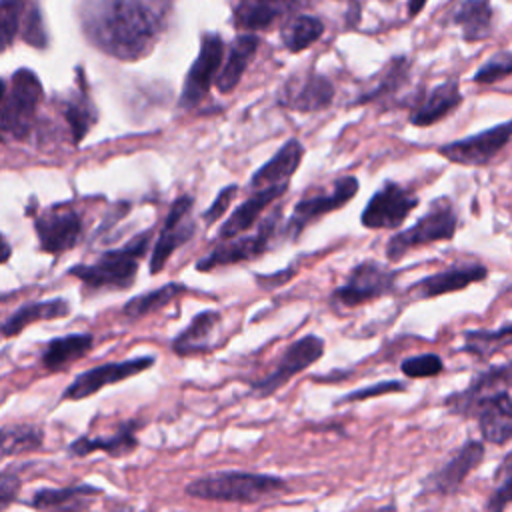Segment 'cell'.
Returning a JSON list of instances; mask_svg holds the SVG:
<instances>
[{
  "mask_svg": "<svg viewBox=\"0 0 512 512\" xmlns=\"http://www.w3.org/2000/svg\"><path fill=\"white\" fill-rule=\"evenodd\" d=\"M84 30L102 52L136 60L150 52L156 38V22L138 0H94L84 12Z\"/></svg>",
  "mask_w": 512,
  "mask_h": 512,
  "instance_id": "cell-1",
  "label": "cell"
},
{
  "mask_svg": "<svg viewBox=\"0 0 512 512\" xmlns=\"http://www.w3.org/2000/svg\"><path fill=\"white\" fill-rule=\"evenodd\" d=\"M286 480L272 474L244 472V470H220L184 486L186 496L210 502H240L252 504L264 498L276 496L286 490Z\"/></svg>",
  "mask_w": 512,
  "mask_h": 512,
  "instance_id": "cell-2",
  "label": "cell"
},
{
  "mask_svg": "<svg viewBox=\"0 0 512 512\" xmlns=\"http://www.w3.org/2000/svg\"><path fill=\"white\" fill-rule=\"evenodd\" d=\"M152 240V230H144L128 240L120 248H112L100 254L92 264H74L68 268V274L84 282L92 290L114 288L126 290L134 284L138 274L140 258L148 252Z\"/></svg>",
  "mask_w": 512,
  "mask_h": 512,
  "instance_id": "cell-3",
  "label": "cell"
},
{
  "mask_svg": "<svg viewBox=\"0 0 512 512\" xmlns=\"http://www.w3.org/2000/svg\"><path fill=\"white\" fill-rule=\"evenodd\" d=\"M458 230V214L454 204L442 196L436 198L428 212L420 216L410 228H404L390 236L386 244V258L390 262L402 260L410 250L434 244V242H448L456 236Z\"/></svg>",
  "mask_w": 512,
  "mask_h": 512,
  "instance_id": "cell-4",
  "label": "cell"
},
{
  "mask_svg": "<svg viewBox=\"0 0 512 512\" xmlns=\"http://www.w3.org/2000/svg\"><path fill=\"white\" fill-rule=\"evenodd\" d=\"M2 88V134L4 138L26 140L32 132L36 110L42 100V84L32 70L20 68L12 74L10 82H4Z\"/></svg>",
  "mask_w": 512,
  "mask_h": 512,
  "instance_id": "cell-5",
  "label": "cell"
},
{
  "mask_svg": "<svg viewBox=\"0 0 512 512\" xmlns=\"http://www.w3.org/2000/svg\"><path fill=\"white\" fill-rule=\"evenodd\" d=\"M278 220H280V208L274 210V214L266 216L254 234L248 236H236L230 240L218 242L206 256H202L196 262V270L200 272H210L220 266H232L238 262L254 260L260 258L272 244V238L278 230Z\"/></svg>",
  "mask_w": 512,
  "mask_h": 512,
  "instance_id": "cell-6",
  "label": "cell"
},
{
  "mask_svg": "<svg viewBox=\"0 0 512 512\" xmlns=\"http://www.w3.org/2000/svg\"><path fill=\"white\" fill-rule=\"evenodd\" d=\"M358 188H360L358 178L352 174H346V176H340L328 192H320V194L298 200L294 204L290 218L284 224V236L290 240H298V236L318 218H324L326 214L346 206L356 196Z\"/></svg>",
  "mask_w": 512,
  "mask_h": 512,
  "instance_id": "cell-7",
  "label": "cell"
},
{
  "mask_svg": "<svg viewBox=\"0 0 512 512\" xmlns=\"http://www.w3.org/2000/svg\"><path fill=\"white\" fill-rule=\"evenodd\" d=\"M396 278L398 270H390L376 260H362L350 270L348 280L332 292V300L348 308L372 302L392 294L396 288Z\"/></svg>",
  "mask_w": 512,
  "mask_h": 512,
  "instance_id": "cell-8",
  "label": "cell"
},
{
  "mask_svg": "<svg viewBox=\"0 0 512 512\" xmlns=\"http://www.w3.org/2000/svg\"><path fill=\"white\" fill-rule=\"evenodd\" d=\"M512 140V118L482 132L438 146V154L460 166H486Z\"/></svg>",
  "mask_w": 512,
  "mask_h": 512,
  "instance_id": "cell-9",
  "label": "cell"
},
{
  "mask_svg": "<svg viewBox=\"0 0 512 512\" xmlns=\"http://www.w3.org/2000/svg\"><path fill=\"white\" fill-rule=\"evenodd\" d=\"M324 356V340L316 334H306L298 340H294L280 356L276 368L250 384V390L258 398H266L274 392H278L284 384H288L296 374L312 366L316 360Z\"/></svg>",
  "mask_w": 512,
  "mask_h": 512,
  "instance_id": "cell-10",
  "label": "cell"
},
{
  "mask_svg": "<svg viewBox=\"0 0 512 512\" xmlns=\"http://www.w3.org/2000/svg\"><path fill=\"white\" fill-rule=\"evenodd\" d=\"M510 386H512V360L504 364L488 366L486 370L478 372L464 390L448 394L442 404L450 414H456L462 418H476L480 406L488 398L504 390H510Z\"/></svg>",
  "mask_w": 512,
  "mask_h": 512,
  "instance_id": "cell-11",
  "label": "cell"
},
{
  "mask_svg": "<svg viewBox=\"0 0 512 512\" xmlns=\"http://www.w3.org/2000/svg\"><path fill=\"white\" fill-rule=\"evenodd\" d=\"M418 202L420 198L412 190L400 186L394 180H386L366 202L360 214V222L370 230L398 228L418 206Z\"/></svg>",
  "mask_w": 512,
  "mask_h": 512,
  "instance_id": "cell-12",
  "label": "cell"
},
{
  "mask_svg": "<svg viewBox=\"0 0 512 512\" xmlns=\"http://www.w3.org/2000/svg\"><path fill=\"white\" fill-rule=\"evenodd\" d=\"M40 248L52 256L72 250L84 232L82 216L76 208L54 204L34 218Z\"/></svg>",
  "mask_w": 512,
  "mask_h": 512,
  "instance_id": "cell-13",
  "label": "cell"
},
{
  "mask_svg": "<svg viewBox=\"0 0 512 512\" xmlns=\"http://www.w3.org/2000/svg\"><path fill=\"white\" fill-rule=\"evenodd\" d=\"M192 206H194V198L188 194H182L172 202L168 216L164 218V224L160 228V234L154 242L152 254H150L148 270L152 276L162 272L168 258L172 256V252L176 248H180L182 244H186L194 236L196 222L190 218Z\"/></svg>",
  "mask_w": 512,
  "mask_h": 512,
  "instance_id": "cell-14",
  "label": "cell"
},
{
  "mask_svg": "<svg viewBox=\"0 0 512 512\" xmlns=\"http://www.w3.org/2000/svg\"><path fill=\"white\" fill-rule=\"evenodd\" d=\"M154 356H136L122 362H108L94 366L90 370L80 372L70 386L62 392V400H84L96 392H100L104 386L118 384L126 378H132L148 368L154 366Z\"/></svg>",
  "mask_w": 512,
  "mask_h": 512,
  "instance_id": "cell-15",
  "label": "cell"
},
{
  "mask_svg": "<svg viewBox=\"0 0 512 512\" xmlns=\"http://www.w3.org/2000/svg\"><path fill=\"white\" fill-rule=\"evenodd\" d=\"M486 448L480 440H466L440 468L428 474L422 482L424 492L438 496H452L460 490L464 480L472 470H476L484 460Z\"/></svg>",
  "mask_w": 512,
  "mask_h": 512,
  "instance_id": "cell-16",
  "label": "cell"
},
{
  "mask_svg": "<svg viewBox=\"0 0 512 512\" xmlns=\"http://www.w3.org/2000/svg\"><path fill=\"white\" fill-rule=\"evenodd\" d=\"M222 54H224V44H222L220 36L206 34L202 38L200 52L184 78V86H182V94H180V106L184 110L198 106L206 98L212 82L216 80V76L220 72Z\"/></svg>",
  "mask_w": 512,
  "mask_h": 512,
  "instance_id": "cell-17",
  "label": "cell"
},
{
  "mask_svg": "<svg viewBox=\"0 0 512 512\" xmlns=\"http://www.w3.org/2000/svg\"><path fill=\"white\" fill-rule=\"evenodd\" d=\"M486 278H488V268L484 264H478V262L458 264L416 280L414 284H410L408 294L412 298H436L450 292H460L470 284L482 282Z\"/></svg>",
  "mask_w": 512,
  "mask_h": 512,
  "instance_id": "cell-18",
  "label": "cell"
},
{
  "mask_svg": "<svg viewBox=\"0 0 512 512\" xmlns=\"http://www.w3.org/2000/svg\"><path fill=\"white\" fill-rule=\"evenodd\" d=\"M334 86L322 74H306L304 78L290 80L278 94V104L296 112H320L332 104Z\"/></svg>",
  "mask_w": 512,
  "mask_h": 512,
  "instance_id": "cell-19",
  "label": "cell"
},
{
  "mask_svg": "<svg viewBox=\"0 0 512 512\" xmlns=\"http://www.w3.org/2000/svg\"><path fill=\"white\" fill-rule=\"evenodd\" d=\"M462 104V92L458 80H446L428 90L418 104L412 108L408 122L418 128H428L448 114H452Z\"/></svg>",
  "mask_w": 512,
  "mask_h": 512,
  "instance_id": "cell-20",
  "label": "cell"
},
{
  "mask_svg": "<svg viewBox=\"0 0 512 512\" xmlns=\"http://www.w3.org/2000/svg\"><path fill=\"white\" fill-rule=\"evenodd\" d=\"M478 430L484 442L494 446H504L512 440V394L504 390L488 398L478 414Z\"/></svg>",
  "mask_w": 512,
  "mask_h": 512,
  "instance_id": "cell-21",
  "label": "cell"
},
{
  "mask_svg": "<svg viewBox=\"0 0 512 512\" xmlns=\"http://www.w3.org/2000/svg\"><path fill=\"white\" fill-rule=\"evenodd\" d=\"M288 184L290 182H284V184H276V186H268V188H262V190H254L250 198H246L226 220L224 224L220 226L218 234H216V240L222 242V240H230V238H236L240 236L242 232H246L254 222L256 218H260V214L264 212V208L268 204H272L274 200H278L286 190H288Z\"/></svg>",
  "mask_w": 512,
  "mask_h": 512,
  "instance_id": "cell-22",
  "label": "cell"
},
{
  "mask_svg": "<svg viewBox=\"0 0 512 512\" xmlns=\"http://www.w3.org/2000/svg\"><path fill=\"white\" fill-rule=\"evenodd\" d=\"M304 156V146L300 140H286L270 160H266L250 178V190H262L268 186L290 182V176L298 170Z\"/></svg>",
  "mask_w": 512,
  "mask_h": 512,
  "instance_id": "cell-23",
  "label": "cell"
},
{
  "mask_svg": "<svg viewBox=\"0 0 512 512\" xmlns=\"http://www.w3.org/2000/svg\"><path fill=\"white\" fill-rule=\"evenodd\" d=\"M136 426L138 422H124L114 434L108 436H80L68 446V450L72 456H88L92 452H104L112 458L126 456L138 446V438L134 434Z\"/></svg>",
  "mask_w": 512,
  "mask_h": 512,
  "instance_id": "cell-24",
  "label": "cell"
},
{
  "mask_svg": "<svg viewBox=\"0 0 512 512\" xmlns=\"http://www.w3.org/2000/svg\"><path fill=\"white\" fill-rule=\"evenodd\" d=\"M220 312L218 310H202L198 312L192 322L172 340V352L178 356H192L208 352L212 346V338L220 326Z\"/></svg>",
  "mask_w": 512,
  "mask_h": 512,
  "instance_id": "cell-25",
  "label": "cell"
},
{
  "mask_svg": "<svg viewBox=\"0 0 512 512\" xmlns=\"http://www.w3.org/2000/svg\"><path fill=\"white\" fill-rule=\"evenodd\" d=\"M70 314V304L64 298H50V300H36V302H24L20 308H16L4 322H2V336L14 338L18 336L26 326L40 322V320H54L64 318Z\"/></svg>",
  "mask_w": 512,
  "mask_h": 512,
  "instance_id": "cell-26",
  "label": "cell"
},
{
  "mask_svg": "<svg viewBox=\"0 0 512 512\" xmlns=\"http://www.w3.org/2000/svg\"><path fill=\"white\" fill-rule=\"evenodd\" d=\"M94 346V338L92 334H80V332H74V334H66V336H58V338H52L42 356H40V362H42V368L48 370V372H56V370H62L66 368L68 364L76 362L78 358L86 356Z\"/></svg>",
  "mask_w": 512,
  "mask_h": 512,
  "instance_id": "cell-27",
  "label": "cell"
},
{
  "mask_svg": "<svg viewBox=\"0 0 512 512\" xmlns=\"http://www.w3.org/2000/svg\"><path fill=\"white\" fill-rule=\"evenodd\" d=\"M258 44L260 42H258V38L254 34H242V36H238L232 42L228 58H226L222 70L216 76V88L222 94H228V92H232L238 86V82L244 76L252 56L258 50Z\"/></svg>",
  "mask_w": 512,
  "mask_h": 512,
  "instance_id": "cell-28",
  "label": "cell"
},
{
  "mask_svg": "<svg viewBox=\"0 0 512 512\" xmlns=\"http://www.w3.org/2000/svg\"><path fill=\"white\" fill-rule=\"evenodd\" d=\"M96 494H102V490L92 484H78V486H66V488H42L34 492L30 506L36 510L84 508L88 506V500Z\"/></svg>",
  "mask_w": 512,
  "mask_h": 512,
  "instance_id": "cell-29",
  "label": "cell"
},
{
  "mask_svg": "<svg viewBox=\"0 0 512 512\" xmlns=\"http://www.w3.org/2000/svg\"><path fill=\"white\" fill-rule=\"evenodd\" d=\"M454 22L460 26L466 42H480L492 32V6L490 0H464Z\"/></svg>",
  "mask_w": 512,
  "mask_h": 512,
  "instance_id": "cell-30",
  "label": "cell"
},
{
  "mask_svg": "<svg viewBox=\"0 0 512 512\" xmlns=\"http://www.w3.org/2000/svg\"><path fill=\"white\" fill-rule=\"evenodd\" d=\"M186 292V286L180 282H168L160 288H154L150 292L138 294L134 298H130L124 306H122V314L130 320H138L142 316H148L160 308H164L166 304H170L174 298H178L180 294Z\"/></svg>",
  "mask_w": 512,
  "mask_h": 512,
  "instance_id": "cell-31",
  "label": "cell"
},
{
  "mask_svg": "<svg viewBox=\"0 0 512 512\" xmlns=\"http://www.w3.org/2000/svg\"><path fill=\"white\" fill-rule=\"evenodd\" d=\"M510 344H512V322L496 330H466L462 350L480 360H488Z\"/></svg>",
  "mask_w": 512,
  "mask_h": 512,
  "instance_id": "cell-32",
  "label": "cell"
},
{
  "mask_svg": "<svg viewBox=\"0 0 512 512\" xmlns=\"http://www.w3.org/2000/svg\"><path fill=\"white\" fill-rule=\"evenodd\" d=\"M62 116L70 128L74 144H80L86 138V134L90 132V128L94 126V122L98 120V112L84 92L72 94L62 104Z\"/></svg>",
  "mask_w": 512,
  "mask_h": 512,
  "instance_id": "cell-33",
  "label": "cell"
},
{
  "mask_svg": "<svg viewBox=\"0 0 512 512\" xmlns=\"http://www.w3.org/2000/svg\"><path fill=\"white\" fill-rule=\"evenodd\" d=\"M44 444V434L34 424H14L2 428V458L40 450Z\"/></svg>",
  "mask_w": 512,
  "mask_h": 512,
  "instance_id": "cell-34",
  "label": "cell"
},
{
  "mask_svg": "<svg viewBox=\"0 0 512 512\" xmlns=\"http://www.w3.org/2000/svg\"><path fill=\"white\" fill-rule=\"evenodd\" d=\"M406 78H408V60L406 58H394L390 62V66L386 68L382 80L372 90H366L358 100H354V104H364V102L388 98L404 86Z\"/></svg>",
  "mask_w": 512,
  "mask_h": 512,
  "instance_id": "cell-35",
  "label": "cell"
},
{
  "mask_svg": "<svg viewBox=\"0 0 512 512\" xmlns=\"http://www.w3.org/2000/svg\"><path fill=\"white\" fill-rule=\"evenodd\" d=\"M324 32V24L314 16H298L284 30V44L290 52H300L312 46Z\"/></svg>",
  "mask_w": 512,
  "mask_h": 512,
  "instance_id": "cell-36",
  "label": "cell"
},
{
  "mask_svg": "<svg viewBox=\"0 0 512 512\" xmlns=\"http://www.w3.org/2000/svg\"><path fill=\"white\" fill-rule=\"evenodd\" d=\"M494 480H496V486L488 496L484 508L498 512L512 504V450L500 460L494 472Z\"/></svg>",
  "mask_w": 512,
  "mask_h": 512,
  "instance_id": "cell-37",
  "label": "cell"
},
{
  "mask_svg": "<svg viewBox=\"0 0 512 512\" xmlns=\"http://www.w3.org/2000/svg\"><path fill=\"white\" fill-rule=\"evenodd\" d=\"M400 370L408 378H432L444 370V362L438 354L426 352V354L404 358L400 362Z\"/></svg>",
  "mask_w": 512,
  "mask_h": 512,
  "instance_id": "cell-38",
  "label": "cell"
},
{
  "mask_svg": "<svg viewBox=\"0 0 512 512\" xmlns=\"http://www.w3.org/2000/svg\"><path fill=\"white\" fill-rule=\"evenodd\" d=\"M512 74V52H498L486 60L474 74L476 84H494Z\"/></svg>",
  "mask_w": 512,
  "mask_h": 512,
  "instance_id": "cell-39",
  "label": "cell"
},
{
  "mask_svg": "<svg viewBox=\"0 0 512 512\" xmlns=\"http://www.w3.org/2000/svg\"><path fill=\"white\" fill-rule=\"evenodd\" d=\"M276 10H272L270 6H266L264 2L260 0H250V2H244L240 8H238V24L248 28V30H256V28H266L274 18H276Z\"/></svg>",
  "mask_w": 512,
  "mask_h": 512,
  "instance_id": "cell-40",
  "label": "cell"
},
{
  "mask_svg": "<svg viewBox=\"0 0 512 512\" xmlns=\"http://www.w3.org/2000/svg\"><path fill=\"white\" fill-rule=\"evenodd\" d=\"M402 390H406L404 382H400V380H384V382H376L372 386H364L360 390L348 392L338 402H360V400H368V398L382 396V394H392V392H402Z\"/></svg>",
  "mask_w": 512,
  "mask_h": 512,
  "instance_id": "cell-41",
  "label": "cell"
},
{
  "mask_svg": "<svg viewBox=\"0 0 512 512\" xmlns=\"http://www.w3.org/2000/svg\"><path fill=\"white\" fill-rule=\"evenodd\" d=\"M20 0H4L0 8V30H2V42L4 48L10 46L12 38L18 30V18H20Z\"/></svg>",
  "mask_w": 512,
  "mask_h": 512,
  "instance_id": "cell-42",
  "label": "cell"
},
{
  "mask_svg": "<svg viewBox=\"0 0 512 512\" xmlns=\"http://www.w3.org/2000/svg\"><path fill=\"white\" fill-rule=\"evenodd\" d=\"M236 192H238V186H236V184L224 186V188L218 192V196L214 198V202L208 206V210H204L202 220H204L208 226H210V224H214L216 220H220V218L224 216V212L228 210V206L232 204V200H234Z\"/></svg>",
  "mask_w": 512,
  "mask_h": 512,
  "instance_id": "cell-43",
  "label": "cell"
},
{
  "mask_svg": "<svg viewBox=\"0 0 512 512\" xmlns=\"http://www.w3.org/2000/svg\"><path fill=\"white\" fill-rule=\"evenodd\" d=\"M24 40L36 48H44L46 46V32H44V26H42V18L38 14L36 8H30L28 14H26V20H24Z\"/></svg>",
  "mask_w": 512,
  "mask_h": 512,
  "instance_id": "cell-44",
  "label": "cell"
},
{
  "mask_svg": "<svg viewBox=\"0 0 512 512\" xmlns=\"http://www.w3.org/2000/svg\"><path fill=\"white\" fill-rule=\"evenodd\" d=\"M20 488V478L14 472H4L0 476V508H8V504L16 498Z\"/></svg>",
  "mask_w": 512,
  "mask_h": 512,
  "instance_id": "cell-45",
  "label": "cell"
},
{
  "mask_svg": "<svg viewBox=\"0 0 512 512\" xmlns=\"http://www.w3.org/2000/svg\"><path fill=\"white\" fill-rule=\"evenodd\" d=\"M260 2H264V4L270 6L272 10L280 12V10H284V6H288L292 0H260Z\"/></svg>",
  "mask_w": 512,
  "mask_h": 512,
  "instance_id": "cell-46",
  "label": "cell"
},
{
  "mask_svg": "<svg viewBox=\"0 0 512 512\" xmlns=\"http://www.w3.org/2000/svg\"><path fill=\"white\" fill-rule=\"evenodd\" d=\"M424 4H426V0H410V2H408V12H410V16H416V14L424 8Z\"/></svg>",
  "mask_w": 512,
  "mask_h": 512,
  "instance_id": "cell-47",
  "label": "cell"
},
{
  "mask_svg": "<svg viewBox=\"0 0 512 512\" xmlns=\"http://www.w3.org/2000/svg\"><path fill=\"white\" fill-rule=\"evenodd\" d=\"M2 246H4V252H2V262H8L10 258V244L6 238H2Z\"/></svg>",
  "mask_w": 512,
  "mask_h": 512,
  "instance_id": "cell-48",
  "label": "cell"
}]
</instances>
